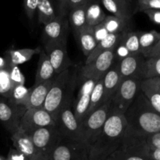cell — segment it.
Returning a JSON list of instances; mask_svg holds the SVG:
<instances>
[{
    "label": "cell",
    "instance_id": "obj_4",
    "mask_svg": "<svg viewBox=\"0 0 160 160\" xmlns=\"http://www.w3.org/2000/svg\"><path fill=\"white\" fill-rule=\"evenodd\" d=\"M142 80H123L110 99V113L124 114L141 92Z\"/></svg>",
    "mask_w": 160,
    "mask_h": 160
},
{
    "label": "cell",
    "instance_id": "obj_1",
    "mask_svg": "<svg viewBox=\"0 0 160 160\" xmlns=\"http://www.w3.org/2000/svg\"><path fill=\"white\" fill-rule=\"evenodd\" d=\"M127 127L123 114H109L101 133L91 147L88 160L107 159L121 146Z\"/></svg>",
    "mask_w": 160,
    "mask_h": 160
},
{
    "label": "cell",
    "instance_id": "obj_35",
    "mask_svg": "<svg viewBox=\"0 0 160 160\" xmlns=\"http://www.w3.org/2000/svg\"><path fill=\"white\" fill-rule=\"evenodd\" d=\"M106 160H152L142 154L131 153L124 151L122 148H119L116 152H114L111 156H109Z\"/></svg>",
    "mask_w": 160,
    "mask_h": 160
},
{
    "label": "cell",
    "instance_id": "obj_22",
    "mask_svg": "<svg viewBox=\"0 0 160 160\" xmlns=\"http://www.w3.org/2000/svg\"><path fill=\"white\" fill-rule=\"evenodd\" d=\"M75 38L86 57L91 54L98 44L94 37L93 27L88 26V25L84 27L77 35H75Z\"/></svg>",
    "mask_w": 160,
    "mask_h": 160
},
{
    "label": "cell",
    "instance_id": "obj_24",
    "mask_svg": "<svg viewBox=\"0 0 160 160\" xmlns=\"http://www.w3.org/2000/svg\"><path fill=\"white\" fill-rule=\"evenodd\" d=\"M87 6L88 4L78 6L70 10L69 21H70V26H71L74 35H77L84 27L87 26V23H86Z\"/></svg>",
    "mask_w": 160,
    "mask_h": 160
},
{
    "label": "cell",
    "instance_id": "obj_47",
    "mask_svg": "<svg viewBox=\"0 0 160 160\" xmlns=\"http://www.w3.org/2000/svg\"><path fill=\"white\" fill-rule=\"evenodd\" d=\"M149 84L156 92L160 95V78H148V79H144Z\"/></svg>",
    "mask_w": 160,
    "mask_h": 160
},
{
    "label": "cell",
    "instance_id": "obj_39",
    "mask_svg": "<svg viewBox=\"0 0 160 160\" xmlns=\"http://www.w3.org/2000/svg\"><path fill=\"white\" fill-rule=\"evenodd\" d=\"M38 0H23V8L25 13L29 20H32L37 11Z\"/></svg>",
    "mask_w": 160,
    "mask_h": 160
},
{
    "label": "cell",
    "instance_id": "obj_26",
    "mask_svg": "<svg viewBox=\"0 0 160 160\" xmlns=\"http://www.w3.org/2000/svg\"><path fill=\"white\" fill-rule=\"evenodd\" d=\"M106 17V13L98 3L92 1L88 4L86 9V23L88 26H96L102 23Z\"/></svg>",
    "mask_w": 160,
    "mask_h": 160
},
{
    "label": "cell",
    "instance_id": "obj_12",
    "mask_svg": "<svg viewBox=\"0 0 160 160\" xmlns=\"http://www.w3.org/2000/svg\"><path fill=\"white\" fill-rule=\"evenodd\" d=\"M68 28L69 22L66 16L60 15L44 25L42 32L44 45L67 42Z\"/></svg>",
    "mask_w": 160,
    "mask_h": 160
},
{
    "label": "cell",
    "instance_id": "obj_34",
    "mask_svg": "<svg viewBox=\"0 0 160 160\" xmlns=\"http://www.w3.org/2000/svg\"><path fill=\"white\" fill-rule=\"evenodd\" d=\"M14 86L9 78L7 68L0 70V95L3 98H9Z\"/></svg>",
    "mask_w": 160,
    "mask_h": 160
},
{
    "label": "cell",
    "instance_id": "obj_38",
    "mask_svg": "<svg viewBox=\"0 0 160 160\" xmlns=\"http://www.w3.org/2000/svg\"><path fill=\"white\" fill-rule=\"evenodd\" d=\"M114 59H115V62H120V61L123 60V59L127 58L128 56H129L131 54L129 50L126 48L124 45L121 42H118L117 45L114 48Z\"/></svg>",
    "mask_w": 160,
    "mask_h": 160
},
{
    "label": "cell",
    "instance_id": "obj_5",
    "mask_svg": "<svg viewBox=\"0 0 160 160\" xmlns=\"http://www.w3.org/2000/svg\"><path fill=\"white\" fill-rule=\"evenodd\" d=\"M90 149L85 142L62 138L47 156L50 160H88Z\"/></svg>",
    "mask_w": 160,
    "mask_h": 160
},
{
    "label": "cell",
    "instance_id": "obj_2",
    "mask_svg": "<svg viewBox=\"0 0 160 160\" xmlns=\"http://www.w3.org/2000/svg\"><path fill=\"white\" fill-rule=\"evenodd\" d=\"M123 115L128 126L142 135L160 131V114L155 110L142 92Z\"/></svg>",
    "mask_w": 160,
    "mask_h": 160
},
{
    "label": "cell",
    "instance_id": "obj_42",
    "mask_svg": "<svg viewBox=\"0 0 160 160\" xmlns=\"http://www.w3.org/2000/svg\"><path fill=\"white\" fill-rule=\"evenodd\" d=\"M144 13L146 14L149 20L155 24L160 26V9H152V10H145Z\"/></svg>",
    "mask_w": 160,
    "mask_h": 160
},
{
    "label": "cell",
    "instance_id": "obj_32",
    "mask_svg": "<svg viewBox=\"0 0 160 160\" xmlns=\"http://www.w3.org/2000/svg\"><path fill=\"white\" fill-rule=\"evenodd\" d=\"M141 92L145 95L155 110L160 114V95L145 80L141 82Z\"/></svg>",
    "mask_w": 160,
    "mask_h": 160
},
{
    "label": "cell",
    "instance_id": "obj_11",
    "mask_svg": "<svg viewBox=\"0 0 160 160\" xmlns=\"http://www.w3.org/2000/svg\"><path fill=\"white\" fill-rule=\"evenodd\" d=\"M29 135L39 154L43 155H48L62 138L57 125L40 128Z\"/></svg>",
    "mask_w": 160,
    "mask_h": 160
},
{
    "label": "cell",
    "instance_id": "obj_40",
    "mask_svg": "<svg viewBox=\"0 0 160 160\" xmlns=\"http://www.w3.org/2000/svg\"><path fill=\"white\" fill-rule=\"evenodd\" d=\"M145 143L149 148H160V131L154 134L143 135Z\"/></svg>",
    "mask_w": 160,
    "mask_h": 160
},
{
    "label": "cell",
    "instance_id": "obj_23",
    "mask_svg": "<svg viewBox=\"0 0 160 160\" xmlns=\"http://www.w3.org/2000/svg\"><path fill=\"white\" fill-rule=\"evenodd\" d=\"M122 34H109L107 37L100 42L97 44L96 47L95 49L91 52V54L86 58L85 63L88 64L91 62L96 59L98 56L102 54V53L105 52L106 51H108L109 49L115 48L116 45L118 44L120 42V38H121Z\"/></svg>",
    "mask_w": 160,
    "mask_h": 160
},
{
    "label": "cell",
    "instance_id": "obj_51",
    "mask_svg": "<svg viewBox=\"0 0 160 160\" xmlns=\"http://www.w3.org/2000/svg\"><path fill=\"white\" fill-rule=\"evenodd\" d=\"M0 160H6V159H3V158L0 157Z\"/></svg>",
    "mask_w": 160,
    "mask_h": 160
},
{
    "label": "cell",
    "instance_id": "obj_44",
    "mask_svg": "<svg viewBox=\"0 0 160 160\" xmlns=\"http://www.w3.org/2000/svg\"><path fill=\"white\" fill-rule=\"evenodd\" d=\"M160 54V38L159 40L157 41L156 44L154 45V46L152 48H150L146 53L143 55V56L145 58H149L152 57V56H158Z\"/></svg>",
    "mask_w": 160,
    "mask_h": 160
},
{
    "label": "cell",
    "instance_id": "obj_19",
    "mask_svg": "<svg viewBox=\"0 0 160 160\" xmlns=\"http://www.w3.org/2000/svg\"><path fill=\"white\" fill-rule=\"evenodd\" d=\"M54 78L46 81V82L42 83L36 87L31 88L29 98L26 104L27 109L43 108L44 103L46 99L47 95L51 88Z\"/></svg>",
    "mask_w": 160,
    "mask_h": 160
},
{
    "label": "cell",
    "instance_id": "obj_8",
    "mask_svg": "<svg viewBox=\"0 0 160 160\" xmlns=\"http://www.w3.org/2000/svg\"><path fill=\"white\" fill-rule=\"evenodd\" d=\"M56 125L64 138L85 142L83 137L81 122L75 117L71 109V104L62 108L59 112L56 118Z\"/></svg>",
    "mask_w": 160,
    "mask_h": 160
},
{
    "label": "cell",
    "instance_id": "obj_7",
    "mask_svg": "<svg viewBox=\"0 0 160 160\" xmlns=\"http://www.w3.org/2000/svg\"><path fill=\"white\" fill-rule=\"evenodd\" d=\"M114 48L102 53L88 64H84L78 74V80H99L103 78L115 62Z\"/></svg>",
    "mask_w": 160,
    "mask_h": 160
},
{
    "label": "cell",
    "instance_id": "obj_43",
    "mask_svg": "<svg viewBox=\"0 0 160 160\" xmlns=\"http://www.w3.org/2000/svg\"><path fill=\"white\" fill-rule=\"evenodd\" d=\"M6 160H30L27 156L23 155L22 153L19 152L17 150L10 149L8 154L7 159Z\"/></svg>",
    "mask_w": 160,
    "mask_h": 160
},
{
    "label": "cell",
    "instance_id": "obj_31",
    "mask_svg": "<svg viewBox=\"0 0 160 160\" xmlns=\"http://www.w3.org/2000/svg\"><path fill=\"white\" fill-rule=\"evenodd\" d=\"M160 38V33L155 30L149 31H139V44L142 54L144 55L154 46Z\"/></svg>",
    "mask_w": 160,
    "mask_h": 160
},
{
    "label": "cell",
    "instance_id": "obj_33",
    "mask_svg": "<svg viewBox=\"0 0 160 160\" xmlns=\"http://www.w3.org/2000/svg\"><path fill=\"white\" fill-rule=\"evenodd\" d=\"M31 88H28L25 87V85L15 86L8 99L14 104L26 106L30 93H31Z\"/></svg>",
    "mask_w": 160,
    "mask_h": 160
},
{
    "label": "cell",
    "instance_id": "obj_37",
    "mask_svg": "<svg viewBox=\"0 0 160 160\" xmlns=\"http://www.w3.org/2000/svg\"><path fill=\"white\" fill-rule=\"evenodd\" d=\"M152 9H160V0H138L136 11L144 12Z\"/></svg>",
    "mask_w": 160,
    "mask_h": 160
},
{
    "label": "cell",
    "instance_id": "obj_3",
    "mask_svg": "<svg viewBox=\"0 0 160 160\" xmlns=\"http://www.w3.org/2000/svg\"><path fill=\"white\" fill-rule=\"evenodd\" d=\"M78 86V73L67 70L56 75L47 95L43 108L56 120L62 108L72 102L73 92Z\"/></svg>",
    "mask_w": 160,
    "mask_h": 160
},
{
    "label": "cell",
    "instance_id": "obj_16",
    "mask_svg": "<svg viewBox=\"0 0 160 160\" xmlns=\"http://www.w3.org/2000/svg\"><path fill=\"white\" fill-rule=\"evenodd\" d=\"M11 140L15 149L27 156L30 160H34L38 156L39 153L33 143L31 136L21 128H19L13 134H11Z\"/></svg>",
    "mask_w": 160,
    "mask_h": 160
},
{
    "label": "cell",
    "instance_id": "obj_10",
    "mask_svg": "<svg viewBox=\"0 0 160 160\" xmlns=\"http://www.w3.org/2000/svg\"><path fill=\"white\" fill-rule=\"evenodd\" d=\"M27 107L22 105L11 102L8 98H0V123L11 133L13 134L20 128V121Z\"/></svg>",
    "mask_w": 160,
    "mask_h": 160
},
{
    "label": "cell",
    "instance_id": "obj_41",
    "mask_svg": "<svg viewBox=\"0 0 160 160\" xmlns=\"http://www.w3.org/2000/svg\"><path fill=\"white\" fill-rule=\"evenodd\" d=\"M93 34L95 41L97 42V43H98V42H100L107 37L109 32L106 29L103 23H101L99 24L96 25V26L93 27Z\"/></svg>",
    "mask_w": 160,
    "mask_h": 160
},
{
    "label": "cell",
    "instance_id": "obj_20",
    "mask_svg": "<svg viewBox=\"0 0 160 160\" xmlns=\"http://www.w3.org/2000/svg\"><path fill=\"white\" fill-rule=\"evenodd\" d=\"M104 7L112 16L131 20L134 12L131 0H102Z\"/></svg>",
    "mask_w": 160,
    "mask_h": 160
},
{
    "label": "cell",
    "instance_id": "obj_21",
    "mask_svg": "<svg viewBox=\"0 0 160 160\" xmlns=\"http://www.w3.org/2000/svg\"><path fill=\"white\" fill-rule=\"evenodd\" d=\"M41 48L9 49L6 52V59L9 65L18 66L29 61L34 55L41 52Z\"/></svg>",
    "mask_w": 160,
    "mask_h": 160
},
{
    "label": "cell",
    "instance_id": "obj_30",
    "mask_svg": "<svg viewBox=\"0 0 160 160\" xmlns=\"http://www.w3.org/2000/svg\"><path fill=\"white\" fill-rule=\"evenodd\" d=\"M120 42L126 46L131 54H142L139 44V31H126L123 33Z\"/></svg>",
    "mask_w": 160,
    "mask_h": 160
},
{
    "label": "cell",
    "instance_id": "obj_49",
    "mask_svg": "<svg viewBox=\"0 0 160 160\" xmlns=\"http://www.w3.org/2000/svg\"><path fill=\"white\" fill-rule=\"evenodd\" d=\"M7 67H8V62L6 58H3L0 56V70L7 68Z\"/></svg>",
    "mask_w": 160,
    "mask_h": 160
},
{
    "label": "cell",
    "instance_id": "obj_29",
    "mask_svg": "<svg viewBox=\"0 0 160 160\" xmlns=\"http://www.w3.org/2000/svg\"><path fill=\"white\" fill-rule=\"evenodd\" d=\"M160 78V54L152 57L145 58L142 78Z\"/></svg>",
    "mask_w": 160,
    "mask_h": 160
},
{
    "label": "cell",
    "instance_id": "obj_46",
    "mask_svg": "<svg viewBox=\"0 0 160 160\" xmlns=\"http://www.w3.org/2000/svg\"><path fill=\"white\" fill-rule=\"evenodd\" d=\"M93 0H69L68 9L71 10L73 8H76L78 6H84V5L88 4Z\"/></svg>",
    "mask_w": 160,
    "mask_h": 160
},
{
    "label": "cell",
    "instance_id": "obj_17",
    "mask_svg": "<svg viewBox=\"0 0 160 160\" xmlns=\"http://www.w3.org/2000/svg\"><path fill=\"white\" fill-rule=\"evenodd\" d=\"M121 81L122 79L120 73L119 62H114V63L106 72L103 78V87H104L103 101H104V103L111 99L112 96L120 86Z\"/></svg>",
    "mask_w": 160,
    "mask_h": 160
},
{
    "label": "cell",
    "instance_id": "obj_36",
    "mask_svg": "<svg viewBox=\"0 0 160 160\" xmlns=\"http://www.w3.org/2000/svg\"><path fill=\"white\" fill-rule=\"evenodd\" d=\"M8 70L9 73V78L13 86L24 85L25 78L19 69L18 66H11L8 64Z\"/></svg>",
    "mask_w": 160,
    "mask_h": 160
},
{
    "label": "cell",
    "instance_id": "obj_28",
    "mask_svg": "<svg viewBox=\"0 0 160 160\" xmlns=\"http://www.w3.org/2000/svg\"><path fill=\"white\" fill-rule=\"evenodd\" d=\"M104 78V77H103ZM103 78H100L95 84L93 90H92V95L90 98V103H89V107L87 112L88 115L92 113V112L98 109L99 106L104 103L103 101V97H104V87H103Z\"/></svg>",
    "mask_w": 160,
    "mask_h": 160
},
{
    "label": "cell",
    "instance_id": "obj_13",
    "mask_svg": "<svg viewBox=\"0 0 160 160\" xmlns=\"http://www.w3.org/2000/svg\"><path fill=\"white\" fill-rule=\"evenodd\" d=\"M44 50L48 56L56 75L69 70V68L73 66V62L67 52V42L45 45Z\"/></svg>",
    "mask_w": 160,
    "mask_h": 160
},
{
    "label": "cell",
    "instance_id": "obj_9",
    "mask_svg": "<svg viewBox=\"0 0 160 160\" xmlns=\"http://www.w3.org/2000/svg\"><path fill=\"white\" fill-rule=\"evenodd\" d=\"M56 125V121L49 112L44 108L28 109L23 114L20 124V128L31 134L33 131L46 127Z\"/></svg>",
    "mask_w": 160,
    "mask_h": 160
},
{
    "label": "cell",
    "instance_id": "obj_18",
    "mask_svg": "<svg viewBox=\"0 0 160 160\" xmlns=\"http://www.w3.org/2000/svg\"><path fill=\"white\" fill-rule=\"evenodd\" d=\"M56 75V72L50 62L48 56L45 53V50L42 49L41 52L39 53L38 64L34 87L53 79Z\"/></svg>",
    "mask_w": 160,
    "mask_h": 160
},
{
    "label": "cell",
    "instance_id": "obj_48",
    "mask_svg": "<svg viewBox=\"0 0 160 160\" xmlns=\"http://www.w3.org/2000/svg\"><path fill=\"white\" fill-rule=\"evenodd\" d=\"M59 3V9L60 16L67 15V9H68V3L69 0H57Z\"/></svg>",
    "mask_w": 160,
    "mask_h": 160
},
{
    "label": "cell",
    "instance_id": "obj_25",
    "mask_svg": "<svg viewBox=\"0 0 160 160\" xmlns=\"http://www.w3.org/2000/svg\"><path fill=\"white\" fill-rule=\"evenodd\" d=\"M102 23L109 34H123L128 31L131 20L120 18L111 15L106 16Z\"/></svg>",
    "mask_w": 160,
    "mask_h": 160
},
{
    "label": "cell",
    "instance_id": "obj_15",
    "mask_svg": "<svg viewBox=\"0 0 160 160\" xmlns=\"http://www.w3.org/2000/svg\"><path fill=\"white\" fill-rule=\"evenodd\" d=\"M145 58L142 54H131L119 62L122 81L127 78L142 80V71Z\"/></svg>",
    "mask_w": 160,
    "mask_h": 160
},
{
    "label": "cell",
    "instance_id": "obj_50",
    "mask_svg": "<svg viewBox=\"0 0 160 160\" xmlns=\"http://www.w3.org/2000/svg\"><path fill=\"white\" fill-rule=\"evenodd\" d=\"M34 160H50V159H48V157L47 155L38 154V156L36 157V159Z\"/></svg>",
    "mask_w": 160,
    "mask_h": 160
},
{
    "label": "cell",
    "instance_id": "obj_6",
    "mask_svg": "<svg viewBox=\"0 0 160 160\" xmlns=\"http://www.w3.org/2000/svg\"><path fill=\"white\" fill-rule=\"evenodd\" d=\"M110 114V100L103 103L81 122L83 137L88 145L95 143Z\"/></svg>",
    "mask_w": 160,
    "mask_h": 160
},
{
    "label": "cell",
    "instance_id": "obj_14",
    "mask_svg": "<svg viewBox=\"0 0 160 160\" xmlns=\"http://www.w3.org/2000/svg\"><path fill=\"white\" fill-rule=\"evenodd\" d=\"M98 81L94 79H78V84H78L79 85V91L76 99L73 102V112L79 122L82 121L87 115L89 103H90L91 95Z\"/></svg>",
    "mask_w": 160,
    "mask_h": 160
},
{
    "label": "cell",
    "instance_id": "obj_45",
    "mask_svg": "<svg viewBox=\"0 0 160 160\" xmlns=\"http://www.w3.org/2000/svg\"><path fill=\"white\" fill-rule=\"evenodd\" d=\"M145 154L152 160H160V148H149L147 147Z\"/></svg>",
    "mask_w": 160,
    "mask_h": 160
},
{
    "label": "cell",
    "instance_id": "obj_27",
    "mask_svg": "<svg viewBox=\"0 0 160 160\" xmlns=\"http://www.w3.org/2000/svg\"><path fill=\"white\" fill-rule=\"evenodd\" d=\"M37 12L39 23L44 25L49 23L58 16L50 0H38Z\"/></svg>",
    "mask_w": 160,
    "mask_h": 160
}]
</instances>
